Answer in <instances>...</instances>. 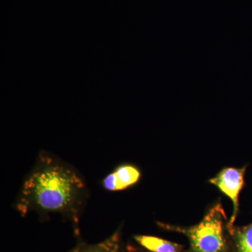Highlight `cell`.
Wrapping results in <instances>:
<instances>
[{
    "mask_svg": "<svg viewBox=\"0 0 252 252\" xmlns=\"http://www.w3.org/2000/svg\"><path fill=\"white\" fill-rule=\"evenodd\" d=\"M84 192V181L74 169L43 154L25 181L16 207L23 215L36 211L75 218Z\"/></svg>",
    "mask_w": 252,
    "mask_h": 252,
    "instance_id": "6da1fadb",
    "label": "cell"
},
{
    "mask_svg": "<svg viewBox=\"0 0 252 252\" xmlns=\"http://www.w3.org/2000/svg\"><path fill=\"white\" fill-rule=\"evenodd\" d=\"M226 216L221 204L212 207L203 220L193 226L163 224L164 228L184 234L190 244L189 252H230Z\"/></svg>",
    "mask_w": 252,
    "mask_h": 252,
    "instance_id": "7a4b0ae2",
    "label": "cell"
},
{
    "mask_svg": "<svg viewBox=\"0 0 252 252\" xmlns=\"http://www.w3.org/2000/svg\"><path fill=\"white\" fill-rule=\"evenodd\" d=\"M246 167H225L215 177L210 179V182L215 186L221 193L230 198L233 203V210L228 220V228L234 225L239 212V196L245 184Z\"/></svg>",
    "mask_w": 252,
    "mask_h": 252,
    "instance_id": "3957f363",
    "label": "cell"
},
{
    "mask_svg": "<svg viewBox=\"0 0 252 252\" xmlns=\"http://www.w3.org/2000/svg\"><path fill=\"white\" fill-rule=\"evenodd\" d=\"M140 177L141 172L137 167L124 164L109 174L102 181V186L108 191H119L135 185Z\"/></svg>",
    "mask_w": 252,
    "mask_h": 252,
    "instance_id": "277c9868",
    "label": "cell"
},
{
    "mask_svg": "<svg viewBox=\"0 0 252 252\" xmlns=\"http://www.w3.org/2000/svg\"><path fill=\"white\" fill-rule=\"evenodd\" d=\"M134 240L149 252H183L179 244L152 235H135Z\"/></svg>",
    "mask_w": 252,
    "mask_h": 252,
    "instance_id": "5b68a950",
    "label": "cell"
},
{
    "mask_svg": "<svg viewBox=\"0 0 252 252\" xmlns=\"http://www.w3.org/2000/svg\"><path fill=\"white\" fill-rule=\"evenodd\" d=\"M235 252H252V222L245 226L228 228Z\"/></svg>",
    "mask_w": 252,
    "mask_h": 252,
    "instance_id": "8992f818",
    "label": "cell"
},
{
    "mask_svg": "<svg viewBox=\"0 0 252 252\" xmlns=\"http://www.w3.org/2000/svg\"><path fill=\"white\" fill-rule=\"evenodd\" d=\"M69 252H122L120 231L117 230L108 238L95 245L80 244Z\"/></svg>",
    "mask_w": 252,
    "mask_h": 252,
    "instance_id": "52a82bcc",
    "label": "cell"
},
{
    "mask_svg": "<svg viewBox=\"0 0 252 252\" xmlns=\"http://www.w3.org/2000/svg\"><path fill=\"white\" fill-rule=\"evenodd\" d=\"M129 252H138V251H136V250H135V251H133V250H131Z\"/></svg>",
    "mask_w": 252,
    "mask_h": 252,
    "instance_id": "ba28073f",
    "label": "cell"
}]
</instances>
